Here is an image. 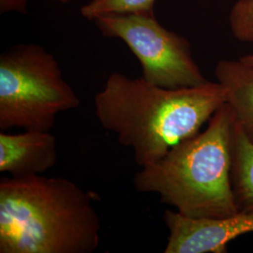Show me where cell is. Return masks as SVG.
Masks as SVG:
<instances>
[{"label":"cell","mask_w":253,"mask_h":253,"mask_svg":"<svg viewBox=\"0 0 253 253\" xmlns=\"http://www.w3.org/2000/svg\"><path fill=\"white\" fill-rule=\"evenodd\" d=\"M93 22L103 36L126 43L142 66V77L150 84L183 88L208 83L188 40L163 27L155 14L110 15Z\"/></svg>","instance_id":"5b68a950"},{"label":"cell","mask_w":253,"mask_h":253,"mask_svg":"<svg viewBox=\"0 0 253 253\" xmlns=\"http://www.w3.org/2000/svg\"><path fill=\"white\" fill-rule=\"evenodd\" d=\"M163 221L169 232L165 253H225L231 241L253 233V213L190 217L176 210H165Z\"/></svg>","instance_id":"8992f818"},{"label":"cell","mask_w":253,"mask_h":253,"mask_svg":"<svg viewBox=\"0 0 253 253\" xmlns=\"http://www.w3.org/2000/svg\"><path fill=\"white\" fill-rule=\"evenodd\" d=\"M215 74L225 90L235 123L253 142V54L219 61Z\"/></svg>","instance_id":"ba28073f"},{"label":"cell","mask_w":253,"mask_h":253,"mask_svg":"<svg viewBox=\"0 0 253 253\" xmlns=\"http://www.w3.org/2000/svg\"><path fill=\"white\" fill-rule=\"evenodd\" d=\"M225 103V90L218 82L165 88L119 73L111 74L94 98L100 125L118 136L120 145L133 150L141 168L199 133Z\"/></svg>","instance_id":"6da1fadb"},{"label":"cell","mask_w":253,"mask_h":253,"mask_svg":"<svg viewBox=\"0 0 253 253\" xmlns=\"http://www.w3.org/2000/svg\"><path fill=\"white\" fill-rule=\"evenodd\" d=\"M235 118L223 104L208 127L142 167L136 190L157 193L161 201L190 217H224L238 213L231 182Z\"/></svg>","instance_id":"3957f363"},{"label":"cell","mask_w":253,"mask_h":253,"mask_svg":"<svg viewBox=\"0 0 253 253\" xmlns=\"http://www.w3.org/2000/svg\"><path fill=\"white\" fill-rule=\"evenodd\" d=\"M156 0H90L82 6V16L94 21L102 16L120 14H155Z\"/></svg>","instance_id":"30bf717a"},{"label":"cell","mask_w":253,"mask_h":253,"mask_svg":"<svg viewBox=\"0 0 253 253\" xmlns=\"http://www.w3.org/2000/svg\"><path fill=\"white\" fill-rule=\"evenodd\" d=\"M229 21L238 41L253 43V0H238L230 11Z\"/></svg>","instance_id":"8fae6325"},{"label":"cell","mask_w":253,"mask_h":253,"mask_svg":"<svg viewBox=\"0 0 253 253\" xmlns=\"http://www.w3.org/2000/svg\"><path fill=\"white\" fill-rule=\"evenodd\" d=\"M27 2L28 0H0V11L1 13H6L9 11L26 13Z\"/></svg>","instance_id":"7c38bea8"},{"label":"cell","mask_w":253,"mask_h":253,"mask_svg":"<svg viewBox=\"0 0 253 253\" xmlns=\"http://www.w3.org/2000/svg\"><path fill=\"white\" fill-rule=\"evenodd\" d=\"M231 182L238 212L253 213V142L235 121L232 138Z\"/></svg>","instance_id":"9c48e42d"},{"label":"cell","mask_w":253,"mask_h":253,"mask_svg":"<svg viewBox=\"0 0 253 253\" xmlns=\"http://www.w3.org/2000/svg\"><path fill=\"white\" fill-rule=\"evenodd\" d=\"M81 100L42 46H12L0 55V129L51 130L58 114Z\"/></svg>","instance_id":"277c9868"},{"label":"cell","mask_w":253,"mask_h":253,"mask_svg":"<svg viewBox=\"0 0 253 253\" xmlns=\"http://www.w3.org/2000/svg\"><path fill=\"white\" fill-rule=\"evenodd\" d=\"M54 1L61 2V3H68V2H70V1H73V0H54Z\"/></svg>","instance_id":"4fadbf2b"},{"label":"cell","mask_w":253,"mask_h":253,"mask_svg":"<svg viewBox=\"0 0 253 253\" xmlns=\"http://www.w3.org/2000/svg\"><path fill=\"white\" fill-rule=\"evenodd\" d=\"M100 217L73 181L42 174L0 180V253H92Z\"/></svg>","instance_id":"7a4b0ae2"},{"label":"cell","mask_w":253,"mask_h":253,"mask_svg":"<svg viewBox=\"0 0 253 253\" xmlns=\"http://www.w3.org/2000/svg\"><path fill=\"white\" fill-rule=\"evenodd\" d=\"M57 159L56 138L50 130L0 132V172L11 177L40 175L53 168Z\"/></svg>","instance_id":"52a82bcc"}]
</instances>
